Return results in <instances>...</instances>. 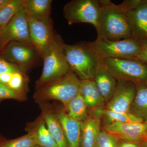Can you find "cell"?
Listing matches in <instances>:
<instances>
[{"label": "cell", "instance_id": "6da1fadb", "mask_svg": "<svg viewBox=\"0 0 147 147\" xmlns=\"http://www.w3.org/2000/svg\"><path fill=\"white\" fill-rule=\"evenodd\" d=\"M97 28V38L115 40L133 37L128 18L129 10L125 1L115 5L110 1H102Z\"/></svg>", "mask_w": 147, "mask_h": 147}, {"label": "cell", "instance_id": "7a4b0ae2", "mask_svg": "<svg viewBox=\"0 0 147 147\" xmlns=\"http://www.w3.org/2000/svg\"><path fill=\"white\" fill-rule=\"evenodd\" d=\"M63 51L69 69L81 81L93 79L102 59L87 46L86 42L65 44Z\"/></svg>", "mask_w": 147, "mask_h": 147}, {"label": "cell", "instance_id": "3957f363", "mask_svg": "<svg viewBox=\"0 0 147 147\" xmlns=\"http://www.w3.org/2000/svg\"><path fill=\"white\" fill-rule=\"evenodd\" d=\"M81 80L71 70L59 79L36 88L35 100L41 102L57 100L66 107L70 100L79 94Z\"/></svg>", "mask_w": 147, "mask_h": 147}, {"label": "cell", "instance_id": "277c9868", "mask_svg": "<svg viewBox=\"0 0 147 147\" xmlns=\"http://www.w3.org/2000/svg\"><path fill=\"white\" fill-rule=\"evenodd\" d=\"M64 44L60 36L56 34L53 42L42 57L43 69L36 83V88L59 79L70 70L64 53Z\"/></svg>", "mask_w": 147, "mask_h": 147}, {"label": "cell", "instance_id": "5b68a950", "mask_svg": "<svg viewBox=\"0 0 147 147\" xmlns=\"http://www.w3.org/2000/svg\"><path fill=\"white\" fill-rule=\"evenodd\" d=\"M86 43L102 60L108 58L137 60L142 49L141 41L134 38L115 41L97 38Z\"/></svg>", "mask_w": 147, "mask_h": 147}, {"label": "cell", "instance_id": "8992f818", "mask_svg": "<svg viewBox=\"0 0 147 147\" xmlns=\"http://www.w3.org/2000/svg\"><path fill=\"white\" fill-rule=\"evenodd\" d=\"M102 64L117 81L138 84L147 81V63L139 60L108 59L102 60Z\"/></svg>", "mask_w": 147, "mask_h": 147}, {"label": "cell", "instance_id": "52a82bcc", "mask_svg": "<svg viewBox=\"0 0 147 147\" xmlns=\"http://www.w3.org/2000/svg\"><path fill=\"white\" fill-rule=\"evenodd\" d=\"M102 7V1L73 0L65 5L63 15L69 25L89 23L96 29Z\"/></svg>", "mask_w": 147, "mask_h": 147}, {"label": "cell", "instance_id": "ba28073f", "mask_svg": "<svg viewBox=\"0 0 147 147\" xmlns=\"http://www.w3.org/2000/svg\"><path fill=\"white\" fill-rule=\"evenodd\" d=\"M12 41L33 46L30 37L28 16L22 4L18 12L0 35V50L2 54L6 46Z\"/></svg>", "mask_w": 147, "mask_h": 147}, {"label": "cell", "instance_id": "9c48e42d", "mask_svg": "<svg viewBox=\"0 0 147 147\" xmlns=\"http://www.w3.org/2000/svg\"><path fill=\"white\" fill-rule=\"evenodd\" d=\"M29 32L32 43L41 57L50 46L55 38L53 20L50 16L29 17Z\"/></svg>", "mask_w": 147, "mask_h": 147}, {"label": "cell", "instance_id": "30bf717a", "mask_svg": "<svg viewBox=\"0 0 147 147\" xmlns=\"http://www.w3.org/2000/svg\"><path fill=\"white\" fill-rule=\"evenodd\" d=\"M37 55L34 46L12 41L6 46L1 57L16 65L25 74L35 61Z\"/></svg>", "mask_w": 147, "mask_h": 147}, {"label": "cell", "instance_id": "8fae6325", "mask_svg": "<svg viewBox=\"0 0 147 147\" xmlns=\"http://www.w3.org/2000/svg\"><path fill=\"white\" fill-rule=\"evenodd\" d=\"M137 84L126 81H117L115 89L105 109L122 113H129L137 93Z\"/></svg>", "mask_w": 147, "mask_h": 147}, {"label": "cell", "instance_id": "7c38bea8", "mask_svg": "<svg viewBox=\"0 0 147 147\" xmlns=\"http://www.w3.org/2000/svg\"><path fill=\"white\" fill-rule=\"evenodd\" d=\"M104 130L118 140L140 144L147 140V125L145 122L115 123L104 125Z\"/></svg>", "mask_w": 147, "mask_h": 147}, {"label": "cell", "instance_id": "4fadbf2b", "mask_svg": "<svg viewBox=\"0 0 147 147\" xmlns=\"http://www.w3.org/2000/svg\"><path fill=\"white\" fill-rule=\"evenodd\" d=\"M127 17L133 37L138 39L145 37V32L147 30V3L146 0L137 7L129 11Z\"/></svg>", "mask_w": 147, "mask_h": 147}, {"label": "cell", "instance_id": "5bb4252c", "mask_svg": "<svg viewBox=\"0 0 147 147\" xmlns=\"http://www.w3.org/2000/svg\"><path fill=\"white\" fill-rule=\"evenodd\" d=\"M59 120L68 147H80L81 137V122L70 117L64 111L56 113Z\"/></svg>", "mask_w": 147, "mask_h": 147}, {"label": "cell", "instance_id": "9a60e30c", "mask_svg": "<svg viewBox=\"0 0 147 147\" xmlns=\"http://www.w3.org/2000/svg\"><path fill=\"white\" fill-rule=\"evenodd\" d=\"M94 81L105 102L111 99L117 81L100 64L95 73Z\"/></svg>", "mask_w": 147, "mask_h": 147}, {"label": "cell", "instance_id": "2e32d148", "mask_svg": "<svg viewBox=\"0 0 147 147\" xmlns=\"http://www.w3.org/2000/svg\"><path fill=\"white\" fill-rule=\"evenodd\" d=\"M79 93L88 108L94 110L103 107L105 104V101L93 79L81 81Z\"/></svg>", "mask_w": 147, "mask_h": 147}, {"label": "cell", "instance_id": "e0dca14e", "mask_svg": "<svg viewBox=\"0 0 147 147\" xmlns=\"http://www.w3.org/2000/svg\"><path fill=\"white\" fill-rule=\"evenodd\" d=\"M42 119L58 147H68L63 129L57 114L47 108L42 107Z\"/></svg>", "mask_w": 147, "mask_h": 147}, {"label": "cell", "instance_id": "ac0fdd59", "mask_svg": "<svg viewBox=\"0 0 147 147\" xmlns=\"http://www.w3.org/2000/svg\"><path fill=\"white\" fill-rule=\"evenodd\" d=\"M100 119L94 117L81 122L80 147H95L100 130Z\"/></svg>", "mask_w": 147, "mask_h": 147}, {"label": "cell", "instance_id": "d6986e66", "mask_svg": "<svg viewBox=\"0 0 147 147\" xmlns=\"http://www.w3.org/2000/svg\"><path fill=\"white\" fill-rule=\"evenodd\" d=\"M94 116L100 119L102 117L105 125L115 123H139L144 122L129 113H122L107 110L104 107L96 108L94 111Z\"/></svg>", "mask_w": 147, "mask_h": 147}, {"label": "cell", "instance_id": "ffe728a7", "mask_svg": "<svg viewBox=\"0 0 147 147\" xmlns=\"http://www.w3.org/2000/svg\"><path fill=\"white\" fill-rule=\"evenodd\" d=\"M137 85V93L129 113L146 122L147 121V86L144 83Z\"/></svg>", "mask_w": 147, "mask_h": 147}, {"label": "cell", "instance_id": "44dd1931", "mask_svg": "<svg viewBox=\"0 0 147 147\" xmlns=\"http://www.w3.org/2000/svg\"><path fill=\"white\" fill-rule=\"evenodd\" d=\"M52 0H22V5L29 17L50 16Z\"/></svg>", "mask_w": 147, "mask_h": 147}, {"label": "cell", "instance_id": "7402d4cb", "mask_svg": "<svg viewBox=\"0 0 147 147\" xmlns=\"http://www.w3.org/2000/svg\"><path fill=\"white\" fill-rule=\"evenodd\" d=\"M65 108L69 115L76 121L82 122L88 117V106L79 93L67 103Z\"/></svg>", "mask_w": 147, "mask_h": 147}, {"label": "cell", "instance_id": "603a6c76", "mask_svg": "<svg viewBox=\"0 0 147 147\" xmlns=\"http://www.w3.org/2000/svg\"><path fill=\"white\" fill-rule=\"evenodd\" d=\"M39 123L36 128L32 130L36 146L42 147H58L56 141L47 129L43 119Z\"/></svg>", "mask_w": 147, "mask_h": 147}, {"label": "cell", "instance_id": "cb8c5ba5", "mask_svg": "<svg viewBox=\"0 0 147 147\" xmlns=\"http://www.w3.org/2000/svg\"><path fill=\"white\" fill-rule=\"evenodd\" d=\"M22 0H10L0 9V35L21 7Z\"/></svg>", "mask_w": 147, "mask_h": 147}, {"label": "cell", "instance_id": "d4e9b609", "mask_svg": "<svg viewBox=\"0 0 147 147\" xmlns=\"http://www.w3.org/2000/svg\"><path fill=\"white\" fill-rule=\"evenodd\" d=\"M36 146L34 134L31 130L24 136L1 144L0 147H34Z\"/></svg>", "mask_w": 147, "mask_h": 147}, {"label": "cell", "instance_id": "484cf974", "mask_svg": "<svg viewBox=\"0 0 147 147\" xmlns=\"http://www.w3.org/2000/svg\"><path fill=\"white\" fill-rule=\"evenodd\" d=\"M119 140L105 130L100 131L95 147H117Z\"/></svg>", "mask_w": 147, "mask_h": 147}, {"label": "cell", "instance_id": "4316f807", "mask_svg": "<svg viewBox=\"0 0 147 147\" xmlns=\"http://www.w3.org/2000/svg\"><path fill=\"white\" fill-rule=\"evenodd\" d=\"M24 98L23 94L15 91L7 85L0 83V100L7 99L21 100H24Z\"/></svg>", "mask_w": 147, "mask_h": 147}, {"label": "cell", "instance_id": "83f0119b", "mask_svg": "<svg viewBox=\"0 0 147 147\" xmlns=\"http://www.w3.org/2000/svg\"><path fill=\"white\" fill-rule=\"evenodd\" d=\"M24 74L21 71L12 74L11 79L7 86L11 90L23 94L22 91L25 82Z\"/></svg>", "mask_w": 147, "mask_h": 147}, {"label": "cell", "instance_id": "f1b7e54d", "mask_svg": "<svg viewBox=\"0 0 147 147\" xmlns=\"http://www.w3.org/2000/svg\"><path fill=\"white\" fill-rule=\"evenodd\" d=\"M18 71H21L16 65L9 62L2 57H0V74L4 73L13 74Z\"/></svg>", "mask_w": 147, "mask_h": 147}, {"label": "cell", "instance_id": "f546056e", "mask_svg": "<svg viewBox=\"0 0 147 147\" xmlns=\"http://www.w3.org/2000/svg\"><path fill=\"white\" fill-rule=\"evenodd\" d=\"M142 44L141 53L138 56L137 60H139L147 63V38L143 37L140 38Z\"/></svg>", "mask_w": 147, "mask_h": 147}, {"label": "cell", "instance_id": "4dcf8cb0", "mask_svg": "<svg viewBox=\"0 0 147 147\" xmlns=\"http://www.w3.org/2000/svg\"><path fill=\"white\" fill-rule=\"evenodd\" d=\"M142 144L119 140L117 147H141Z\"/></svg>", "mask_w": 147, "mask_h": 147}, {"label": "cell", "instance_id": "1f68e13d", "mask_svg": "<svg viewBox=\"0 0 147 147\" xmlns=\"http://www.w3.org/2000/svg\"><path fill=\"white\" fill-rule=\"evenodd\" d=\"M12 74L4 73L0 74V83L7 85L10 81Z\"/></svg>", "mask_w": 147, "mask_h": 147}, {"label": "cell", "instance_id": "d6a6232c", "mask_svg": "<svg viewBox=\"0 0 147 147\" xmlns=\"http://www.w3.org/2000/svg\"><path fill=\"white\" fill-rule=\"evenodd\" d=\"M10 1V0H0V9L7 4Z\"/></svg>", "mask_w": 147, "mask_h": 147}, {"label": "cell", "instance_id": "836d02e7", "mask_svg": "<svg viewBox=\"0 0 147 147\" xmlns=\"http://www.w3.org/2000/svg\"><path fill=\"white\" fill-rule=\"evenodd\" d=\"M141 147H147V140L142 143Z\"/></svg>", "mask_w": 147, "mask_h": 147}, {"label": "cell", "instance_id": "e575fe53", "mask_svg": "<svg viewBox=\"0 0 147 147\" xmlns=\"http://www.w3.org/2000/svg\"><path fill=\"white\" fill-rule=\"evenodd\" d=\"M145 37L147 38V30L145 32Z\"/></svg>", "mask_w": 147, "mask_h": 147}, {"label": "cell", "instance_id": "d590c367", "mask_svg": "<svg viewBox=\"0 0 147 147\" xmlns=\"http://www.w3.org/2000/svg\"><path fill=\"white\" fill-rule=\"evenodd\" d=\"M2 53L1 52V50H0V57H1Z\"/></svg>", "mask_w": 147, "mask_h": 147}, {"label": "cell", "instance_id": "8d00e7d4", "mask_svg": "<svg viewBox=\"0 0 147 147\" xmlns=\"http://www.w3.org/2000/svg\"><path fill=\"white\" fill-rule=\"evenodd\" d=\"M144 84H145V85H146V86H147V81H146V82H145L144 83Z\"/></svg>", "mask_w": 147, "mask_h": 147}, {"label": "cell", "instance_id": "74e56055", "mask_svg": "<svg viewBox=\"0 0 147 147\" xmlns=\"http://www.w3.org/2000/svg\"><path fill=\"white\" fill-rule=\"evenodd\" d=\"M34 147H40V146H35Z\"/></svg>", "mask_w": 147, "mask_h": 147}, {"label": "cell", "instance_id": "f35d334b", "mask_svg": "<svg viewBox=\"0 0 147 147\" xmlns=\"http://www.w3.org/2000/svg\"><path fill=\"white\" fill-rule=\"evenodd\" d=\"M146 125H147V121L146 122Z\"/></svg>", "mask_w": 147, "mask_h": 147}, {"label": "cell", "instance_id": "ab89813d", "mask_svg": "<svg viewBox=\"0 0 147 147\" xmlns=\"http://www.w3.org/2000/svg\"><path fill=\"white\" fill-rule=\"evenodd\" d=\"M146 3H147V0H146Z\"/></svg>", "mask_w": 147, "mask_h": 147}]
</instances>
